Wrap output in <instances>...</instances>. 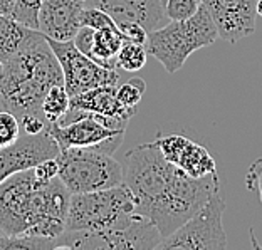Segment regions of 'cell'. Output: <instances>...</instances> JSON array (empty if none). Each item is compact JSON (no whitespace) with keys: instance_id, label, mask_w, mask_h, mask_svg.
Segmentation results:
<instances>
[{"instance_id":"e0dca14e","label":"cell","mask_w":262,"mask_h":250,"mask_svg":"<svg viewBox=\"0 0 262 250\" xmlns=\"http://www.w3.org/2000/svg\"><path fill=\"white\" fill-rule=\"evenodd\" d=\"M124 42V35L118 27L115 29H99L93 35V51L91 59L103 67L118 69L116 56Z\"/></svg>"},{"instance_id":"d6a6232c","label":"cell","mask_w":262,"mask_h":250,"mask_svg":"<svg viewBox=\"0 0 262 250\" xmlns=\"http://www.w3.org/2000/svg\"><path fill=\"white\" fill-rule=\"evenodd\" d=\"M162 2H163V0H162Z\"/></svg>"},{"instance_id":"1f68e13d","label":"cell","mask_w":262,"mask_h":250,"mask_svg":"<svg viewBox=\"0 0 262 250\" xmlns=\"http://www.w3.org/2000/svg\"><path fill=\"white\" fill-rule=\"evenodd\" d=\"M0 109H4V106H2V103H0Z\"/></svg>"},{"instance_id":"52a82bcc","label":"cell","mask_w":262,"mask_h":250,"mask_svg":"<svg viewBox=\"0 0 262 250\" xmlns=\"http://www.w3.org/2000/svg\"><path fill=\"white\" fill-rule=\"evenodd\" d=\"M163 240L150 218L138 213L131 222L106 230L64 232L56 240L57 248L69 250H151Z\"/></svg>"},{"instance_id":"7a4b0ae2","label":"cell","mask_w":262,"mask_h":250,"mask_svg":"<svg viewBox=\"0 0 262 250\" xmlns=\"http://www.w3.org/2000/svg\"><path fill=\"white\" fill-rule=\"evenodd\" d=\"M71 193L59 180L40 181L29 168L0 183V232L57 240L66 232Z\"/></svg>"},{"instance_id":"2e32d148","label":"cell","mask_w":262,"mask_h":250,"mask_svg":"<svg viewBox=\"0 0 262 250\" xmlns=\"http://www.w3.org/2000/svg\"><path fill=\"white\" fill-rule=\"evenodd\" d=\"M71 108L96 112V115L129 121L136 115V108L124 106L116 96V86H99L71 98Z\"/></svg>"},{"instance_id":"4dcf8cb0","label":"cell","mask_w":262,"mask_h":250,"mask_svg":"<svg viewBox=\"0 0 262 250\" xmlns=\"http://www.w3.org/2000/svg\"><path fill=\"white\" fill-rule=\"evenodd\" d=\"M2 67H4V62L0 61V73H2Z\"/></svg>"},{"instance_id":"d6986e66","label":"cell","mask_w":262,"mask_h":250,"mask_svg":"<svg viewBox=\"0 0 262 250\" xmlns=\"http://www.w3.org/2000/svg\"><path fill=\"white\" fill-rule=\"evenodd\" d=\"M71 96L66 91L64 84L52 86L42 101V115L46 118L47 124L57 123L66 115V111L69 109Z\"/></svg>"},{"instance_id":"ba28073f","label":"cell","mask_w":262,"mask_h":250,"mask_svg":"<svg viewBox=\"0 0 262 250\" xmlns=\"http://www.w3.org/2000/svg\"><path fill=\"white\" fill-rule=\"evenodd\" d=\"M225 201L219 193L212 195L207 203L196 210L180 229L160 242L158 248L183 250H220L227 247L222 217Z\"/></svg>"},{"instance_id":"6da1fadb","label":"cell","mask_w":262,"mask_h":250,"mask_svg":"<svg viewBox=\"0 0 262 250\" xmlns=\"http://www.w3.org/2000/svg\"><path fill=\"white\" fill-rule=\"evenodd\" d=\"M123 183L136 200V210L150 218L163 239L180 229L219 192V175L193 178L166 162L155 143L124 154Z\"/></svg>"},{"instance_id":"484cf974","label":"cell","mask_w":262,"mask_h":250,"mask_svg":"<svg viewBox=\"0 0 262 250\" xmlns=\"http://www.w3.org/2000/svg\"><path fill=\"white\" fill-rule=\"evenodd\" d=\"M246 183H247V190L257 193L262 203V158H259L257 162H254L251 165L246 176Z\"/></svg>"},{"instance_id":"f546056e","label":"cell","mask_w":262,"mask_h":250,"mask_svg":"<svg viewBox=\"0 0 262 250\" xmlns=\"http://www.w3.org/2000/svg\"><path fill=\"white\" fill-rule=\"evenodd\" d=\"M255 9H257V15L262 17V0H257V4H255Z\"/></svg>"},{"instance_id":"4fadbf2b","label":"cell","mask_w":262,"mask_h":250,"mask_svg":"<svg viewBox=\"0 0 262 250\" xmlns=\"http://www.w3.org/2000/svg\"><path fill=\"white\" fill-rule=\"evenodd\" d=\"M155 145L162 151L166 162L185 171L193 178H204L217 173L215 160L205 146L182 134H158Z\"/></svg>"},{"instance_id":"d4e9b609","label":"cell","mask_w":262,"mask_h":250,"mask_svg":"<svg viewBox=\"0 0 262 250\" xmlns=\"http://www.w3.org/2000/svg\"><path fill=\"white\" fill-rule=\"evenodd\" d=\"M81 26H88L94 29V31H99V29H115L118 27L116 22L111 19V17L103 12L101 9L96 7H84L81 14Z\"/></svg>"},{"instance_id":"44dd1931","label":"cell","mask_w":262,"mask_h":250,"mask_svg":"<svg viewBox=\"0 0 262 250\" xmlns=\"http://www.w3.org/2000/svg\"><path fill=\"white\" fill-rule=\"evenodd\" d=\"M40 4H42V0H15V7L12 10L10 17L17 22H20L22 26L37 31Z\"/></svg>"},{"instance_id":"30bf717a","label":"cell","mask_w":262,"mask_h":250,"mask_svg":"<svg viewBox=\"0 0 262 250\" xmlns=\"http://www.w3.org/2000/svg\"><path fill=\"white\" fill-rule=\"evenodd\" d=\"M82 111V109H81ZM128 121L118 118L96 115V112L82 111L81 120L69 124L51 123L47 131L57 141L61 150L64 148H91L106 143L116 136H124Z\"/></svg>"},{"instance_id":"8fae6325","label":"cell","mask_w":262,"mask_h":250,"mask_svg":"<svg viewBox=\"0 0 262 250\" xmlns=\"http://www.w3.org/2000/svg\"><path fill=\"white\" fill-rule=\"evenodd\" d=\"M59 151L61 148L47 129L37 134H20L14 145L0 148V183L12 175L34 168L44 160L57 158Z\"/></svg>"},{"instance_id":"5bb4252c","label":"cell","mask_w":262,"mask_h":250,"mask_svg":"<svg viewBox=\"0 0 262 250\" xmlns=\"http://www.w3.org/2000/svg\"><path fill=\"white\" fill-rule=\"evenodd\" d=\"M86 7L106 12L116 26L140 24L148 34L168 22L162 0H86Z\"/></svg>"},{"instance_id":"ac0fdd59","label":"cell","mask_w":262,"mask_h":250,"mask_svg":"<svg viewBox=\"0 0 262 250\" xmlns=\"http://www.w3.org/2000/svg\"><path fill=\"white\" fill-rule=\"evenodd\" d=\"M32 29L22 26L10 15L0 14V61L5 62L19 51Z\"/></svg>"},{"instance_id":"603a6c76","label":"cell","mask_w":262,"mask_h":250,"mask_svg":"<svg viewBox=\"0 0 262 250\" xmlns=\"http://www.w3.org/2000/svg\"><path fill=\"white\" fill-rule=\"evenodd\" d=\"M146 91V82L140 77L126 81L120 87H116V96L128 108H138L143 94Z\"/></svg>"},{"instance_id":"3957f363","label":"cell","mask_w":262,"mask_h":250,"mask_svg":"<svg viewBox=\"0 0 262 250\" xmlns=\"http://www.w3.org/2000/svg\"><path fill=\"white\" fill-rule=\"evenodd\" d=\"M59 84H64L61 64L46 35L32 29L19 51L4 62L0 103L19 120L26 116L44 118V96L52 86Z\"/></svg>"},{"instance_id":"9c48e42d","label":"cell","mask_w":262,"mask_h":250,"mask_svg":"<svg viewBox=\"0 0 262 250\" xmlns=\"http://www.w3.org/2000/svg\"><path fill=\"white\" fill-rule=\"evenodd\" d=\"M49 40L51 49L54 51L59 64H61L64 76V87L71 98L89 89L99 86H116L120 81V74L116 69H108L94 62L74 46L73 40Z\"/></svg>"},{"instance_id":"5b68a950","label":"cell","mask_w":262,"mask_h":250,"mask_svg":"<svg viewBox=\"0 0 262 250\" xmlns=\"http://www.w3.org/2000/svg\"><path fill=\"white\" fill-rule=\"evenodd\" d=\"M138 213L135 196L124 183L98 192L74 193L69 200L66 232L120 227L131 222Z\"/></svg>"},{"instance_id":"7c38bea8","label":"cell","mask_w":262,"mask_h":250,"mask_svg":"<svg viewBox=\"0 0 262 250\" xmlns=\"http://www.w3.org/2000/svg\"><path fill=\"white\" fill-rule=\"evenodd\" d=\"M257 0H202V5L215 22L219 37L237 42L255 32Z\"/></svg>"},{"instance_id":"7402d4cb","label":"cell","mask_w":262,"mask_h":250,"mask_svg":"<svg viewBox=\"0 0 262 250\" xmlns=\"http://www.w3.org/2000/svg\"><path fill=\"white\" fill-rule=\"evenodd\" d=\"M20 134L22 129L19 118L7 109H0V148L14 145Z\"/></svg>"},{"instance_id":"cb8c5ba5","label":"cell","mask_w":262,"mask_h":250,"mask_svg":"<svg viewBox=\"0 0 262 250\" xmlns=\"http://www.w3.org/2000/svg\"><path fill=\"white\" fill-rule=\"evenodd\" d=\"M202 0H163L165 15L168 20L190 19L200 9Z\"/></svg>"},{"instance_id":"8992f818","label":"cell","mask_w":262,"mask_h":250,"mask_svg":"<svg viewBox=\"0 0 262 250\" xmlns=\"http://www.w3.org/2000/svg\"><path fill=\"white\" fill-rule=\"evenodd\" d=\"M59 180L71 195L98 192L123 183V165L96 148H64L57 154Z\"/></svg>"},{"instance_id":"f1b7e54d","label":"cell","mask_w":262,"mask_h":250,"mask_svg":"<svg viewBox=\"0 0 262 250\" xmlns=\"http://www.w3.org/2000/svg\"><path fill=\"white\" fill-rule=\"evenodd\" d=\"M14 7H15V0H0V14L12 15Z\"/></svg>"},{"instance_id":"ffe728a7","label":"cell","mask_w":262,"mask_h":250,"mask_svg":"<svg viewBox=\"0 0 262 250\" xmlns=\"http://www.w3.org/2000/svg\"><path fill=\"white\" fill-rule=\"evenodd\" d=\"M146 46L145 44H136L124 40L120 52L116 56V65L126 73H138L140 69L145 67L146 64Z\"/></svg>"},{"instance_id":"4316f807","label":"cell","mask_w":262,"mask_h":250,"mask_svg":"<svg viewBox=\"0 0 262 250\" xmlns=\"http://www.w3.org/2000/svg\"><path fill=\"white\" fill-rule=\"evenodd\" d=\"M118 29L124 35V40L136 44H146L148 31L143 26H140V24H123V26H118Z\"/></svg>"},{"instance_id":"277c9868","label":"cell","mask_w":262,"mask_h":250,"mask_svg":"<svg viewBox=\"0 0 262 250\" xmlns=\"http://www.w3.org/2000/svg\"><path fill=\"white\" fill-rule=\"evenodd\" d=\"M219 39L215 22L204 5L185 20H170L148 34L146 51L158 59L168 74L183 67L195 51L213 44Z\"/></svg>"},{"instance_id":"83f0119b","label":"cell","mask_w":262,"mask_h":250,"mask_svg":"<svg viewBox=\"0 0 262 250\" xmlns=\"http://www.w3.org/2000/svg\"><path fill=\"white\" fill-rule=\"evenodd\" d=\"M34 173L40 181H51L52 178H56L59 173V165L56 158H49L40 162L39 165L34 166Z\"/></svg>"},{"instance_id":"9a60e30c","label":"cell","mask_w":262,"mask_h":250,"mask_svg":"<svg viewBox=\"0 0 262 250\" xmlns=\"http://www.w3.org/2000/svg\"><path fill=\"white\" fill-rule=\"evenodd\" d=\"M86 0H42L39 9V27L47 39L73 40L81 27V14Z\"/></svg>"}]
</instances>
